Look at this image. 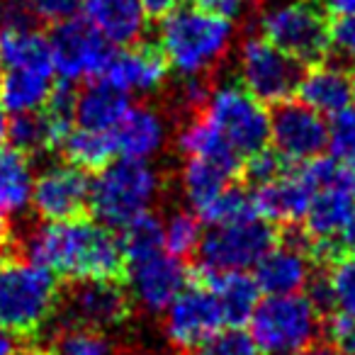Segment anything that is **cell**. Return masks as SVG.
<instances>
[{"label":"cell","mask_w":355,"mask_h":355,"mask_svg":"<svg viewBox=\"0 0 355 355\" xmlns=\"http://www.w3.org/2000/svg\"><path fill=\"white\" fill-rule=\"evenodd\" d=\"M119 248L124 263H137L163 251V222L151 212L132 219L119 229Z\"/></svg>","instance_id":"obj_32"},{"label":"cell","mask_w":355,"mask_h":355,"mask_svg":"<svg viewBox=\"0 0 355 355\" xmlns=\"http://www.w3.org/2000/svg\"><path fill=\"white\" fill-rule=\"evenodd\" d=\"M54 73L66 83L103 78L114 46L107 44L83 17L56 22L49 35Z\"/></svg>","instance_id":"obj_11"},{"label":"cell","mask_w":355,"mask_h":355,"mask_svg":"<svg viewBox=\"0 0 355 355\" xmlns=\"http://www.w3.org/2000/svg\"><path fill=\"white\" fill-rule=\"evenodd\" d=\"M35 15L30 12L25 0H0V32L32 27Z\"/></svg>","instance_id":"obj_43"},{"label":"cell","mask_w":355,"mask_h":355,"mask_svg":"<svg viewBox=\"0 0 355 355\" xmlns=\"http://www.w3.org/2000/svg\"><path fill=\"white\" fill-rule=\"evenodd\" d=\"M51 88H54V73L6 69L0 78V107L12 117L37 112L46 105Z\"/></svg>","instance_id":"obj_26"},{"label":"cell","mask_w":355,"mask_h":355,"mask_svg":"<svg viewBox=\"0 0 355 355\" xmlns=\"http://www.w3.org/2000/svg\"><path fill=\"white\" fill-rule=\"evenodd\" d=\"M129 110V95L114 88L110 80L93 78L80 93H76L73 124L95 132H114Z\"/></svg>","instance_id":"obj_24"},{"label":"cell","mask_w":355,"mask_h":355,"mask_svg":"<svg viewBox=\"0 0 355 355\" xmlns=\"http://www.w3.org/2000/svg\"><path fill=\"white\" fill-rule=\"evenodd\" d=\"M188 282L190 272L183 261L168 256L166 251L129 263L127 270L129 300L148 314H163L168 304L188 287Z\"/></svg>","instance_id":"obj_15"},{"label":"cell","mask_w":355,"mask_h":355,"mask_svg":"<svg viewBox=\"0 0 355 355\" xmlns=\"http://www.w3.org/2000/svg\"><path fill=\"white\" fill-rule=\"evenodd\" d=\"M253 280L263 295H295L311 282V253L304 241L272 243L253 266Z\"/></svg>","instance_id":"obj_18"},{"label":"cell","mask_w":355,"mask_h":355,"mask_svg":"<svg viewBox=\"0 0 355 355\" xmlns=\"http://www.w3.org/2000/svg\"><path fill=\"white\" fill-rule=\"evenodd\" d=\"M61 148H64L66 161L83 168V171H100L117 156L112 132H95V129L83 127L71 129L61 141Z\"/></svg>","instance_id":"obj_31"},{"label":"cell","mask_w":355,"mask_h":355,"mask_svg":"<svg viewBox=\"0 0 355 355\" xmlns=\"http://www.w3.org/2000/svg\"><path fill=\"white\" fill-rule=\"evenodd\" d=\"M300 64L282 49L256 35L243 40L236 54V80L263 105H280L295 95Z\"/></svg>","instance_id":"obj_9"},{"label":"cell","mask_w":355,"mask_h":355,"mask_svg":"<svg viewBox=\"0 0 355 355\" xmlns=\"http://www.w3.org/2000/svg\"><path fill=\"white\" fill-rule=\"evenodd\" d=\"M338 241H340V246H343V251H345V253L355 256V207H353V212H350L348 222H345L343 232H340Z\"/></svg>","instance_id":"obj_48"},{"label":"cell","mask_w":355,"mask_h":355,"mask_svg":"<svg viewBox=\"0 0 355 355\" xmlns=\"http://www.w3.org/2000/svg\"><path fill=\"white\" fill-rule=\"evenodd\" d=\"M285 163H306L329 148V122L304 103H280L270 114V139Z\"/></svg>","instance_id":"obj_13"},{"label":"cell","mask_w":355,"mask_h":355,"mask_svg":"<svg viewBox=\"0 0 355 355\" xmlns=\"http://www.w3.org/2000/svg\"><path fill=\"white\" fill-rule=\"evenodd\" d=\"M275 243L272 224L256 217L214 224L202 236L198 253L202 270H251Z\"/></svg>","instance_id":"obj_10"},{"label":"cell","mask_w":355,"mask_h":355,"mask_svg":"<svg viewBox=\"0 0 355 355\" xmlns=\"http://www.w3.org/2000/svg\"><path fill=\"white\" fill-rule=\"evenodd\" d=\"M35 168L17 148H0V212L12 217L32 205Z\"/></svg>","instance_id":"obj_27"},{"label":"cell","mask_w":355,"mask_h":355,"mask_svg":"<svg viewBox=\"0 0 355 355\" xmlns=\"http://www.w3.org/2000/svg\"><path fill=\"white\" fill-rule=\"evenodd\" d=\"M161 193L163 178L151 161L112 158L90 180L88 207L100 224L122 229L132 219L151 212Z\"/></svg>","instance_id":"obj_3"},{"label":"cell","mask_w":355,"mask_h":355,"mask_svg":"<svg viewBox=\"0 0 355 355\" xmlns=\"http://www.w3.org/2000/svg\"><path fill=\"white\" fill-rule=\"evenodd\" d=\"M202 219L193 209L175 212L163 222V251L173 258H188L198 253L202 243Z\"/></svg>","instance_id":"obj_34"},{"label":"cell","mask_w":355,"mask_h":355,"mask_svg":"<svg viewBox=\"0 0 355 355\" xmlns=\"http://www.w3.org/2000/svg\"><path fill=\"white\" fill-rule=\"evenodd\" d=\"M168 64L161 49L146 44H129L114 51L103 78L127 95H151L168 80Z\"/></svg>","instance_id":"obj_19"},{"label":"cell","mask_w":355,"mask_h":355,"mask_svg":"<svg viewBox=\"0 0 355 355\" xmlns=\"http://www.w3.org/2000/svg\"><path fill=\"white\" fill-rule=\"evenodd\" d=\"M326 343L338 348L343 355H355V316L334 311L326 321Z\"/></svg>","instance_id":"obj_40"},{"label":"cell","mask_w":355,"mask_h":355,"mask_svg":"<svg viewBox=\"0 0 355 355\" xmlns=\"http://www.w3.org/2000/svg\"><path fill=\"white\" fill-rule=\"evenodd\" d=\"M25 253L54 277L73 282L114 280L124 266L119 239L98 219L44 222L27 236Z\"/></svg>","instance_id":"obj_1"},{"label":"cell","mask_w":355,"mask_h":355,"mask_svg":"<svg viewBox=\"0 0 355 355\" xmlns=\"http://www.w3.org/2000/svg\"><path fill=\"white\" fill-rule=\"evenodd\" d=\"M300 355H343L338 348H334L331 343H311L306 350H302Z\"/></svg>","instance_id":"obj_50"},{"label":"cell","mask_w":355,"mask_h":355,"mask_svg":"<svg viewBox=\"0 0 355 355\" xmlns=\"http://www.w3.org/2000/svg\"><path fill=\"white\" fill-rule=\"evenodd\" d=\"M195 355H258V348L241 326H224L207 343L200 345Z\"/></svg>","instance_id":"obj_38"},{"label":"cell","mask_w":355,"mask_h":355,"mask_svg":"<svg viewBox=\"0 0 355 355\" xmlns=\"http://www.w3.org/2000/svg\"><path fill=\"white\" fill-rule=\"evenodd\" d=\"M25 3L35 20L51 22V25L73 17L80 8V0H25Z\"/></svg>","instance_id":"obj_42"},{"label":"cell","mask_w":355,"mask_h":355,"mask_svg":"<svg viewBox=\"0 0 355 355\" xmlns=\"http://www.w3.org/2000/svg\"><path fill=\"white\" fill-rule=\"evenodd\" d=\"M59 309V285L46 268L30 258L0 261V331L37 334Z\"/></svg>","instance_id":"obj_4"},{"label":"cell","mask_w":355,"mask_h":355,"mask_svg":"<svg viewBox=\"0 0 355 355\" xmlns=\"http://www.w3.org/2000/svg\"><path fill=\"white\" fill-rule=\"evenodd\" d=\"M83 20L112 46L139 44L148 20L139 0H80Z\"/></svg>","instance_id":"obj_21"},{"label":"cell","mask_w":355,"mask_h":355,"mask_svg":"<svg viewBox=\"0 0 355 355\" xmlns=\"http://www.w3.org/2000/svg\"><path fill=\"white\" fill-rule=\"evenodd\" d=\"M227 326L224 314L205 282L185 287L163 311V334L178 350H198Z\"/></svg>","instance_id":"obj_12"},{"label":"cell","mask_w":355,"mask_h":355,"mask_svg":"<svg viewBox=\"0 0 355 355\" xmlns=\"http://www.w3.org/2000/svg\"><path fill=\"white\" fill-rule=\"evenodd\" d=\"M0 355H17V340L8 331H0Z\"/></svg>","instance_id":"obj_49"},{"label":"cell","mask_w":355,"mask_h":355,"mask_svg":"<svg viewBox=\"0 0 355 355\" xmlns=\"http://www.w3.org/2000/svg\"><path fill=\"white\" fill-rule=\"evenodd\" d=\"M302 166L314 183V195L302 224L309 241V253L324 256L326 251H336L340 232L355 207V180L348 168L336 158L319 156Z\"/></svg>","instance_id":"obj_5"},{"label":"cell","mask_w":355,"mask_h":355,"mask_svg":"<svg viewBox=\"0 0 355 355\" xmlns=\"http://www.w3.org/2000/svg\"><path fill=\"white\" fill-rule=\"evenodd\" d=\"M309 297L319 309L331 306L334 311L355 316V256L348 253L345 258H338L329 275L311 285Z\"/></svg>","instance_id":"obj_30"},{"label":"cell","mask_w":355,"mask_h":355,"mask_svg":"<svg viewBox=\"0 0 355 355\" xmlns=\"http://www.w3.org/2000/svg\"><path fill=\"white\" fill-rule=\"evenodd\" d=\"M114 153L132 161H151L168 141V124L158 110L148 105H129L122 122L112 132Z\"/></svg>","instance_id":"obj_22"},{"label":"cell","mask_w":355,"mask_h":355,"mask_svg":"<svg viewBox=\"0 0 355 355\" xmlns=\"http://www.w3.org/2000/svg\"><path fill=\"white\" fill-rule=\"evenodd\" d=\"M319 306L309 295H266L248 319V336L263 355H300L321 331Z\"/></svg>","instance_id":"obj_6"},{"label":"cell","mask_w":355,"mask_h":355,"mask_svg":"<svg viewBox=\"0 0 355 355\" xmlns=\"http://www.w3.org/2000/svg\"><path fill=\"white\" fill-rule=\"evenodd\" d=\"M243 171H246L248 180H251L253 185H261V183L272 180L275 175H280V173L285 171V161L277 156L275 148L263 146V148H258L256 153L246 156V166H243Z\"/></svg>","instance_id":"obj_39"},{"label":"cell","mask_w":355,"mask_h":355,"mask_svg":"<svg viewBox=\"0 0 355 355\" xmlns=\"http://www.w3.org/2000/svg\"><path fill=\"white\" fill-rule=\"evenodd\" d=\"M241 158H188L180 171V190L190 209L200 214L219 193L234 185Z\"/></svg>","instance_id":"obj_23"},{"label":"cell","mask_w":355,"mask_h":355,"mask_svg":"<svg viewBox=\"0 0 355 355\" xmlns=\"http://www.w3.org/2000/svg\"><path fill=\"white\" fill-rule=\"evenodd\" d=\"M10 222H8V214L0 212V251L10 243Z\"/></svg>","instance_id":"obj_51"},{"label":"cell","mask_w":355,"mask_h":355,"mask_svg":"<svg viewBox=\"0 0 355 355\" xmlns=\"http://www.w3.org/2000/svg\"><path fill=\"white\" fill-rule=\"evenodd\" d=\"M350 171V175H353V180H355V166H345Z\"/></svg>","instance_id":"obj_54"},{"label":"cell","mask_w":355,"mask_h":355,"mask_svg":"<svg viewBox=\"0 0 355 355\" xmlns=\"http://www.w3.org/2000/svg\"><path fill=\"white\" fill-rule=\"evenodd\" d=\"M295 95L314 112L334 117L355 105V76L345 66L319 61L300 73Z\"/></svg>","instance_id":"obj_20"},{"label":"cell","mask_w":355,"mask_h":355,"mask_svg":"<svg viewBox=\"0 0 355 355\" xmlns=\"http://www.w3.org/2000/svg\"><path fill=\"white\" fill-rule=\"evenodd\" d=\"M54 355H114L112 338L105 331L88 329V326H66L54 336L51 343Z\"/></svg>","instance_id":"obj_35"},{"label":"cell","mask_w":355,"mask_h":355,"mask_svg":"<svg viewBox=\"0 0 355 355\" xmlns=\"http://www.w3.org/2000/svg\"><path fill=\"white\" fill-rule=\"evenodd\" d=\"M202 114L232 151L241 158L268 146L270 139V112L256 95L239 80H227L209 88Z\"/></svg>","instance_id":"obj_7"},{"label":"cell","mask_w":355,"mask_h":355,"mask_svg":"<svg viewBox=\"0 0 355 355\" xmlns=\"http://www.w3.org/2000/svg\"><path fill=\"white\" fill-rule=\"evenodd\" d=\"M234 44V22L200 8H180L161 17L158 49L178 76H207L227 59Z\"/></svg>","instance_id":"obj_2"},{"label":"cell","mask_w":355,"mask_h":355,"mask_svg":"<svg viewBox=\"0 0 355 355\" xmlns=\"http://www.w3.org/2000/svg\"><path fill=\"white\" fill-rule=\"evenodd\" d=\"M329 46L345 64H355V17H336L329 25Z\"/></svg>","instance_id":"obj_41"},{"label":"cell","mask_w":355,"mask_h":355,"mask_svg":"<svg viewBox=\"0 0 355 355\" xmlns=\"http://www.w3.org/2000/svg\"><path fill=\"white\" fill-rule=\"evenodd\" d=\"M129 314H132V300L112 280L78 282L64 306L66 326H88L105 334L127 324Z\"/></svg>","instance_id":"obj_16"},{"label":"cell","mask_w":355,"mask_h":355,"mask_svg":"<svg viewBox=\"0 0 355 355\" xmlns=\"http://www.w3.org/2000/svg\"><path fill=\"white\" fill-rule=\"evenodd\" d=\"M258 30L300 66L319 64L331 51L329 22L316 0H285L270 6L258 20Z\"/></svg>","instance_id":"obj_8"},{"label":"cell","mask_w":355,"mask_h":355,"mask_svg":"<svg viewBox=\"0 0 355 355\" xmlns=\"http://www.w3.org/2000/svg\"><path fill=\"white\" fill-rule=\"evenodd\" d=\"M202 282L212 290L227 326L248 324L261 302V290L248 270H202Z\"/></svg>","instance_id":"obj_25"},{"label":"cell","mask_w":355,"mask_h":355,"mask_svg":"<svg viewBox=\"0 0 355 355\" xmlns=\"http://www.w3.org/2000/svg\"><path fill=\"white\" fill-rule=\"evenodd\" d=\"M3 71H6V64H3V56H0V78H3Z\"/></svg>","instance_id":"obj_53"},{"label":"cell","mask_w":355,"mask_h":355,"mask_svg":"<svg viewBox=\"0 0 355 355\" xmlns=\"http://www.w3.org/2000/svg\"><path fill=\"white\" fill-rule=\"evenodd\" d=\"M6 139H8V112L0 107V148H3Z\"/></svg>","instance_id":"obj_52"},{"label":"cell","mask_w":355,"mask_h":355,"mask_svg":"<svg viewBox=\"0 0 355 355\" xmlns=\"http://www.w3.org/2000/svg\"><path fill=\"white\" fill-rule=\"evenodd\" d=\"M71 129L54 122L44 110H37V112L15 114L12 122H8V139L12 141V148L32 158L59 148Z\"/></svg>","instance_id":"obj_28"},{"label":"cell","mask_w":355,"mask_h":355,"mask_svg":"<svg viewBox=\"0 0 355 355\" xmlns=\"http://www.w3.org/2000/svg\"><path fill=\"white\" fill-rule=\"evenodd\" d=\"M90 198V178L83 168L73 163H51L40 175H35L32 188V205L35 212L44 222L80 217L88 207Z\"/></svg>","instance_id":"obj_14"},{"label":"cell","mask_w":355,"mask_h":355,"mask_svg":"<svg viewBox=\"0 0 355 355\" xmlns=\"http://www.w3.org/2000/svg\"><path fill=\"white\" fill-rule=\"evenodd\" d=\"M209 95V83L205 80V76H185L180 90H178V98L185 107L190 110H202L207 103Z\"/></svg>","instance_id":"obj_45"},{"label":"cell","mask_w":355,"mask_h":355,"mask_svg":"<svg viewBox=\"0 0 355 355\" xmlns=\"http://www.w3.org/2000/svg\"><path fill=\"white\" fill-rule=\"evenodd\" d=\"M193 6L209 12V15H217V17H224V20L234 22L246 15L248 8H251V0H193Z\"/></svg>","instance_id":"obj_44"},{"label":"cell","mask_w":355,"mask_h":355,"mask_svg":"<svg viewBox=\"0 0 355 355\" xmlns=\"http://www.w3.org/2000/svg\"><path fill=\"white\" fill-rule=\"evenodd\" d=\"M148 17H163L180 6V0H139Z\"/></svg>","instance_id":"obj_47"},{"label":"cell","mask_w":355,"mask_h":355,"mask_svg":"<svg viewBox=\"0 0 355 355\" xmlns=\"http://www.w3.org/2000/svg\"><path fill=\"white\" fill-rule=\"evenodd\" d=\"M0 56H3L6 69L54 73L49 37L35 30V25L12 32H0Z\"/></svg>","instance_id":"obj_29"},{"label":"cell","mask_w":355,"mask_h":355,"mask_svg":"<svg viewBox=\"0 0 355 355\" xmlns=\"http://www.w3.org/2000/svg\"><path fill=\"white\" fill-rule=\"evenodd\" d=\"M314 183L304 166L297 171H282L268 183L256 185L251 193L258 217L270 224H300L309 209Z\"/></svg>","instance_id":"obj_17"},{"label":"cell","mask_w":355,"mask_h":355,"mask_svg":"<svg viewBox=\"0 0 355 355\" xmlns=\"http://www.w3.org/2000/svg\"><path fill=\"white\" fill-rule=\"evenodd\" d=\"M329 124V151L343 166H355V105L334 114Z\"/></svg>","instance_id":"obj_37"},{"label":"cell","mask_w":355,"mask_h":355,"mask_svg":"<svg viewBox=\"0 0 355 355\" xmlns=\"http://www.w3.org/2000/svg\"><path fill=\"white\" fill-rule=\"evenodd\" d=\"M178 148L185 158H241L236 151L227 146L217 129L205 119V114L190 119L180 132H178ZM243 161V158H241Z\"/></svg>","instance_id":"obj_33"},{"label":"cell","mask_w":355,"mask_h":355,"mask_svg":"<svg viewBox=\"0 0 355 355\" xmlns=\"http://www.w3.org/2000/svg\"><path fill=\"white\" fill-rule=\"evenodd\" d=\"M256 207H253L251 193L236 188V185H229L224 193H219L202 212L198 214L202 222H207L209 227L214 224H227V222H239V219L256 217Z\"/></svg>","instance_id":"obj_36"},{"label":"cell","mask_w":355,"mask_h":355,"mask_svg":"<svg viewBox=\"0 0 355 355\" xmlns=\"http://www.w3.org/2000/svg\"><path fill=\"white\" fill-rule=\"evenodd\" d=\"M316 6L334 17H355V0H316Z\"/></svg>","instance_id":"obj_46"}]
</instances>
